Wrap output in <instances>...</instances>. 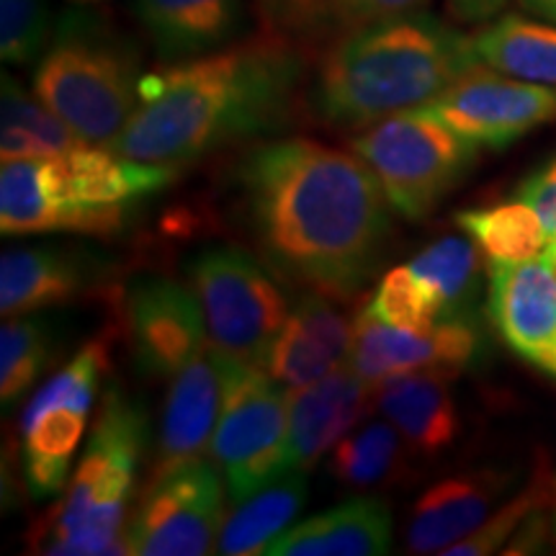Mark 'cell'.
<instances>
[{"label":"cell","mask_w":556,"mask_h":556,"mask_svg":"<svg viewBox=\"0 0 556 556\" xmlns=\"http://www.w3.org/2000/svg\"><path fill=\"white\" fill-rule=\"evenodd\" d=\"M351 152L374 170L394 212L420 222L469 176L479 148L422 109H409L366 127L351 139Z\"/></svg>","instance_id":"cell-7"},{"label":"cell","mask_w":556,"mask_h":556,"mask_svg":"<svg viewBox=\"0 0 556 556\" xmlns=\"http://www.w3.org/2000/svg\"><path fill=\"white\" fill-rule=\"evenodd\" d=\"M513 482V471L486 467L433 484L417 497L413 507L407 523V548L413 554H443L492 516Z\"/></svg>","instance_id":"cell-17"},{"label":"cell","mask_w":556,"mask_h":556,"mask_svg":"<svg viewBox=\"0 0 556 556\" xmlns=\"http://www.w3.org/2000/svg\"><path fill=\"white\" fill-rule=\"evenodd\" d=\"M507 5V0H448L451 16L462 24H482L495 18Z\"/></svg>","instance_id":"cell-36"},{"label":"cell","mask_w":556,"mask_h":556,"mask_svg":"<svg viewBox=\"0 0 556 556\" xmlns=\"http://www.w3.org/2000/svg\"><path fill=\"white\" fill-rule=\"evenodd\" d=\"M456 225L490 263L536 258L539 253H544L548 235H552L536 208L518 199L510 204L458 212Z\"/></svg>","instance_id":"cell-29"},{"label":"cell","mask_w":556,"mask_h":556,"mask_svg":"<svg viewBox=\"0 0 556 556\" xmlns=\"http://www.w3.org/2000/svg\"><path fill=\"white\" fill-rule=\"evenodd\" d=\"M129 11L157 60L170 65L232 45L248 21V0H131Z\"/></svg>","instance_id":"cell-21"},{"label":"cell","mask_w":556,"mask_h":556,"mask_svg":"<svg viewBox=\"0 0 556 556\" xmlns=\"http://www.w3.org/2000/svg\"><path fill=\"white\" fill-rule=\"evenodd\" d=\"M242 227L274 274L330 299L371 281L392 238L374 170L307 137L253 144L232 170Z\"/></svg>","instance_id":"cell-1"},{"label":"cell","mask_w":556,"mask_h":556,"mask_svg":"<svg viewBox=\"0 0 556 556\" xmlns=\"http://www.w3.org/2000/svg\"><path fill=\"white\" fill-rule=\"evenodd\" d=\"M420 109L477 148L505 150L556 122V88L479 65Z\"/></svg>","instance_id":"cell-12"},{"label":"cell","mask_w":556,"mask_h":556,"mask_svg":"<svg viewBox=\"0 0 556 556\" xmlns=\"http://www.w3.org/2000/svg\"><path fill=\"white\" fill-rule=\"evenodd\" d=\"M379 323L392 325V328L426 330L438 323V309L433 296L426 283L415 276L409 266H397L381 278L377 291H374L364 307Z\"/></svg>","instance_id":"cell-33"},{"label":"cell","mask_w":556,"mask_h":556,"mask_svg":"<svg viewBox=\"0 0 556 556\" xmlns=\"http://www.w3.org/2000/svg\"><path fill=\"white\" fill-rule=\"evenodd\" d=\"M554 531H556V520H554Z\"/></svg>","instance_id":"cell-40"},{"label":"cell","mask_w":556,"mask_h":556,"mask_svg":"<svg viewBox=\"0 0 556 556\" xmlns=\"http://www.w3.org/2000/svg\"><path fill=\"white\" fill-rule=\"evenodd\" d=\"M541 258H544L548 266L554 268V274H556V229H554L552 235H548V242H546L544 253H541Z\"/></svg>","instance_id":"cell-38"},{"label":"cell","mask_w":556,"mask_h":556,"mask_svg":"<svg viewBox=\"0 0 556 556\" xmlns=\"http://www.w3.org/2000/svg\"><path fill=\"white\" fill-rule=\"evenodd\" d=\"M222 397L225 377L219 353L206 345L170 381L160 415L155 475L204 458L208 441L217 430Z\"/></svg>","instance_id":"cell-18"},{"label":"cell","mask_w":556,"mask_h":556,"mask_svg":"<svg viewBox=\"0 0 556 556\" xmlns=\"http://www.w3.org/2000/svg\"><path fill=\"white\" fill-rule=\"evenodd\" d=\"M106 366L109 348L103 340H93L58 368L26 402L18 422L24 438L21 464L26 490L34 500L58 497L65 490Z\"/></svg>","instance_id":"cell-10"},{"label":"cell","mask_w":556,"mask_h":556,"mask_svg":"<svg viewBox=\"0 0 556 556\" xmlns=\"http://www.w3.org/2000/svg\"><path fill=\"white\" fill-rule=\"evenodd\" d=\"M50 0H0V58L5 65H37L54 34Z\"/></svg>","instance_id":"cell-32"},{"label":"cell","mask_w":556,"mask_h":556,"mask_svg":"<svg viewBox=\"0 0 556 556\" xmlns=\"http://www.w3.org/2000/svg\"><path fill=\"white\" fill-rule=\"evenodd\" d=\"M142 52L106 13L86 5L60 13L31 90L88 144H106L127 127L144 80Z\"/></svg>","instance_id":"cell-6"},{"label":"cell","mask_w":556,"mask_h":556,"mask_svg":"<svg viewBox=\"0 0 556 556\" xmlns=\"http://www.w3.org/2000/svg\"><path fill=\"white\" fill-rule=\"evenodd\" d=\"M309 484L304 469H287L274 482L261 486L235 507L222 523L217 554L253 556L266 554L274 541L287 533L307 505Z\"/></svg>","instance_id":"cell-25"},{"label":"cell","mask_w":556,"mask_h":556,"mask_svg":"<svg viewBox=\"0 0 556 556\" xmlns=\"http://www.w3.org/2000/svg\"><path fill=\"white\" fill-rule=\"evenodd\" d=\"M374 405L422 456L443 454L462 433L451 374L417 371L387 379L377 387Z\"/></svg>","instance_id":"cell-24"},{"label":"cell","mask_w":556,"mask_h":556,"mask_svg":"<svg viewBox=\"0 0 556 556\" xmlns=\"http://www.w3.org/2000/svg\"><path fill=\"white\" fill-rule=\"evenodd\" d=\"M148 443L150 420L144 407L119 387H109L65 497L34 528V552L54 556L127 554V510Z\"/></svg>","instance_id":"cell-5"},{"label":"cell","mask_w":556,"mask_h":556,"mask_svg":"<svg viewBox=\"0 0 556 556\" xmlns=\"http://www.w3.org/2000/svg\"><path fill=\"white\" fill-rule=\"evenodd\" d=\"M178 170L88 142L52 157L3 160L0 229L5 238L47 232L109 238L124 227L135 201L168 189Z\"/></svg>","instance_id":"cell-4"},{"label":"cell","mask_w":556,"mask_h":556,"mask_svg":"<svg viewBox=\"0 0 556 556\" xmlns=\"http://www.w3.org/2000/svg\"><path fill=\"white\" fill-rule=\"evenodd\" d=\"M482 65L513 78L556 88V24L505 13L475 34Z\"/></svg>","instance_id":"cell-26"},{"label":"cell","mask_w":556,"mask_h":556,"mask_svg":"<svg viewBox=\"0 0 556 556\" xmlns=\"http://www.w3.org/2000/svg\"><path fill=\"white\" fill-rule=\"evenodd\" d=\"M62 325L58 317L29 312L5 317L0 330V402L3 409L16 407L41 374L58 358Z\"/></svg>","instance_id":"cell-27"},{"label":"cell","mask_w":556,"mask_h":556,"mask_svg":"<svg viewBox=\"0 0 556 556\" xmlns=\"http://www.w3.org/2000/svg\"><path fill=\"white\" fill-rule=\"evenodd\" d=\"M225 397L212 438L227 492L242 503L287 471L289 389L266 368L222 356Z\"/></svg>","instance_id":"cell-9"},{"label":"cell","mask_w":556,"mask_h":556,"mask_svg":"<svg viewBox=\"0 0 556 556\" xmlns=\"http://www.w3.org/2000/svg\"><path fill=\"white\" fill-rule=\"evenodd\" d=\"M430 0H255L261 29L304 52H323L374 21L426 11Z\"/></svg>","instance_id":"cell-22"},{"label":"cell","mask_w":556,"mask_h":556,"mask_svg":"<svg viewBox=\"0 0 556 556\" xmlns=\"http://www.w3.org/2000/svg\"><path fill=\"white\" fill-rule=\"evenodd\" d=\"M0 152L11 157H52L83 144V139L54 111L29 93L16 78L3 75V116H0Z\"/></svg>","instance_id":"cell-28"},{"label":"cell","mask_w":556,"mask_h":556,"mask_svg":"<svg viewBox=\"0 0 556 556\" xmlns=\"http://www.w3.org/2000/svg\"><path fill=\"white\" fill-rule=\"evenodd\" d=\"M482 353V330L471 317L438 319L426 330L392 328L364 309L353 323V348L348 366L366 384L379 387L387 379L417 371H467Z\"/></svg>","instance_id":"cell-13"},{"label":"cell","mask_w":556,"mask_h":556,"mask_svg":"<svg viewBox=\"0 0 556 556\" xmlns=\"http://www.w3.org/2000/svg\"><path fill=\"white\" fill-rule=\"evenodd\" d=\"M70 3H75V5H96V3H103V0H70Z\"/></svg>","instance_id":"cell-39"},{"label":"cell","mask_w":556,"mask_h":556,"mask_svg":"<svg viewBox=\"0 0 556 556\" xmlns=\"http://www.w3.org/2000/svg\"><path fill=\"white\" fill-rule=\"evenodd\" d=\"M371 384L340 366L312 384L289 389L287 469H312L345 438L371 402Z\"/></svg>","instance_id":"cell-20"},{"label":"cell","mask_w":556,"mask_h":556,"mask_svg":"<svg viewBox=\"0 0 556 556\" xmlns=\"http://www.w3.org/2000/svg\"><path fill=\"white\" fill-rule=\"evenodd\" d=\"M225 484L204 458L152 475L127 520L124 546L135 556H204L217 552Z\"/></svg>","instance_id":"cell-11"},{"label":"cell","mask_w":556,"mask_h":556,"mask_svg":"<svg viewBox=\"0 0 556 556\" xmlns=\"http://www.w3.org/2000/svg\"><path fill=\"white\" fill-rule=\"evenodd\" d=\"M518 3L528 16L556 24V0H518Z\"/></svg>","instance_id":"cell-37"},{"label":"cell","mask_w":556,"mask_h":556,"mask_svg":"<svg viewBox=\"0 0 556 556\" xmlns=\"http://www.w3.org/2000/svg\"><path fill=\"white\" fill-rule=\"evenodd\" d=\"M131 361L148 379H173L208 345L206 319L191 283L139 276L124 296Z\"/></svg>","instance_id":"cell-14"},{"label":"cell","mask_w":556,"mask_h":556,"mask_svg":"<svg viewBox=\"0 0 556 556\" xmlns=\"http://www.w3.org/2000/svg\"><path fill=\"white\" fill-rule=\"evenodd\" d=\"M353 325L330 296L309 291L289 309L270 348L266 371L287 389L328 377L351 358Z\"/></svg>","instance_id":"cell-19"},{"label":"cell","mask_w":556,"mask_h":556,"mask_svg":"<svg viewBox=\"0 0 556 556\" xmlns=\"http://www.w3.org/2000/svg\"><path fill=\"white\" fill-rule=\"evenodd\" d=\"M405 435L389 420L368 422L332 451L330 471L338 482L366 490L397 479L405 471Z\"/></svg>","instance_id":"cell-31"},{"label":"cell","mask_w":556,"mask_h":556,"mask_svg":"<svg viewBox=\"0 0 556 556\" xmlns=\"http://www.w3.org/2000/svg\"><path fill=\"white\" fill-rule=\"evenodd\" d=\"M516 199L526 201L528 206L536 208V214L544 219L548 232L556 229V157L541 165L533 173H528L523 184L516 189Z\"/></svg>","instance_id":"cell-35"},{"label":"cell","mask_w":556,"mask_h":556,"mask_svg":"<svg viewBox=\"0 0 556 556\" xmlns=\"http://www.w3.org/2000/svg\"><path fill=\"white\" fill-rule=\"evenodd\" d=\"M479 250L469 238H441L415 255L409 268L433 296L438 319L469 317L479 291Z\"/></svg>","instance_id":"cell-30"},{"label":"cell","mask_w":556,"mask_h":556,"mask_svg":"<svg viewBox=\"0 0 556 556\" xmlns=\"http://www.w3.org/2000/svg\"><path fill=\"white\" fill-rule=\"evenodd\" d=\"M307 83V52L261 29L238 45L144 75L137 111L103 148L186 168L287 129Z\"/></svg>","instance_id":"cell-2"},{"label":"cell","mask_w":556,"mask_h":556,"mask_svg":"<svg viewBox=\"0 0 556 556\" xmlns=\"http://www.w3.org/2000/svg\"><path fill=\"white\" fill-rule=\"evenodd\" d=\"M479 65L475 37L433 13H402L325 47L304 99L325 127L361 131L426 106Z\"/></svg>","instance_id":"cell-3"},{"label":"cell","mask_w":556,"mask_h":556,"mask_svg":"<svg viewBox=\"0 0 556 556\" xmlns=\"http://www.w3.org/2000/svg\"><path fill=\"white\" fill-rule=\"evenodd\" d=\"M268 266L238 245L201 250L186 263L206 319L208 345L222 356L266 368L291 304Z\"/></svg>","instance_id":"cell-8"},{"label":"cell","mask_w":556,"mask_h":556,"mask_svg":"<svg viewBox=\"0 0 556 556\" xmlns=\"http://www.w3.org/2000/svg\"><path fill=\"white\" fill-rule=\"evenodd\" d=\"M486 309L503 343L556 379V274L536 255L492 263Z\"/></svg>","instance_id":"cell-15"},{"label":"cell","mask_w":556,"mask_h":556,"mask_svg":"<svg viewBox=\"0 0 556 556\" xmlns=\"http://www.w3.org/2000/svg\"><path fill=\"white\" fill-rule=\"evenodd\" d=\"M109 261L86 248L31 245L5 250L0 261V312L29 315L96 291L109 278Z\"/></svg>","instance_id":"cell-16"},{"label":"cell","mask_w":556,"mask_h":556,"mask_svg":"<svg viewBox=\"0 0 556 556\" xmlns=\"http://www.w3.org/2000/svg\"><path fill=\"white\" fill-rule=\"evenodd\" d=\"M392 541L389 505L364 495L291 526L266 548V556H379L392 548Z\"/></svg>","instance_id":"cell-23"},{"label":"cell","mask_w":556,"mask_h":556,"mask_svg":"<svg viewBox=\"0 0 556 556\" xmlns=\"http://www.w3.org/2000/svg\"><path fill=\"white\" fill-rule=\"evenodd\" d=\"M546 484H531L523 492H518L516 497H510L484 520L477 531H471L469 536L456 541L454 546H448L446 556H486L495 554L500 548L510 544V539L520 531V526L526 523L533 513H539L546 505Z\"/></svg>","instance_id":"cell-34"}]
</instances>
